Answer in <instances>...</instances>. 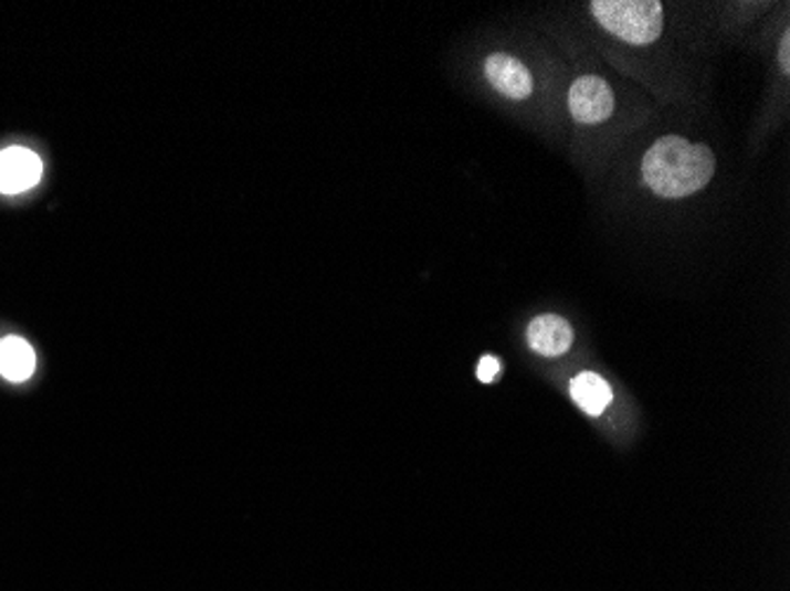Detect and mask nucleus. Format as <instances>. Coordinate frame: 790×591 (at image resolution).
<instances>
[{"label": "nucleus", "mask_w": 790, "mask_h": 591, "mask_svg": "<svg viewBox=\"0 0 790 591\" xmlns=\"http://www.w3.org/2000/svg\"><path fill=\"white\" fill-rule=\"evenodd\" d=\"M649 188L663 199H682L701 192L715 173V157L705 145H694L680 135L655 140L642 159Z\"/></svg>", "instance_id": "1"}, {"label": "nucleus", "mask_w": 790, "mask_h": 591, "mask_svg": "<svg viewBox=\"0 0 790 591\" xmlns=\"http://www.w3.org/2000/svg\"><path fill=\"white\" fill-rule=\"evenodd\" d=\"M597 22L620 41L649 45L663 33V6L655 0H594Z\"/></svg>", "instance_id": "2"}, {"label": "nucleus", "mask_w": 790, "mask_h": 591, "mask_svg": "<svg viewBox=\"0 0 790 591\" xmlns=\"http://www.w3.org/2000/svg\"><path fill=\"white\" fill-rule=\"evenodd\" d=\"M568 107L576 122L580 124H601L611 118L615 109L613 91L599 76H582L578 78L568 93Z\"/></svg>", "instance_id": "3"}, {"label": "nucleus", "mask_w": 790, "mask_h": 591, "mask_svg": "<svg viewBox=\"0 0 790 591\" xmlns=\"http://www.w3.org/2000/svg\"><path fill=\"white\" fill-rule=\"evenodd\" d=\"M43 176L39 155L27 147H8L0 151V192L20 194L36 188Z\"/></svg>", "instance_id": "4"}, {"label": "nucleus", "mask_w": 790, "mask_h": 591, "mask_svg": "<svg viewBox=\"0 0 790 591\" xmlns=\"http://www.w3.org/2000/svg\"><path fill=\"white\" fill-rule=\"evenodd\" d=\"M485 76L493 83V88L499 91L509 99H526L533 93V76L526 70V64H520L512 55H491L485 60Z\"/></svg>", "instance_id": "5"}, {"label": "nucleus", "mask_w": 790, "mask_h": 591, "mask_svg": "<svg viewBox=\"0 0 790 591\" xmlns=\"http://www.w3.org/2000/svg\"><path fill=\"white\" fill-rule=\"evenodd\" d=\"M528 344L545 358H559L573 346V327L559 315H540L528 327Z\"/></svg>", "instance_id": "6"}, {"label": "nucleus", "mask_w": 790, "mask_h": 591, "mask_svg": "<svg viewBox=\"0 0 790 591\" xmlns=\"http://www.w3.org/2000/svg\"><path fill=\"white\" fill-rule=\"evenodd\" d=\"M33 369H36V352L20 339V336H8L0 341V374L12 383L27 381Z\"/></svg>", "instance_id": "7"}, {"label": "nucleus", "mask_w": 790, "mask_h": 591, "mask_svg": "<svg viewBox=\"0 0 790 591\" xmlns=\"http://www.w3.org/2000/svg\"><path fill=\"white\" fill-rule=\"evenodd\" d=\"M570 398L576 400L578 408L590 416H599L609 408L613 393L611 386L603 381L594 371H582L573 381H570Z\"/></svg>", "instance_id": "8"}, {"label": "nucleus", "mask_w": 790, "mask_h": 591, "mask_svg": "<svg viewBox=\"0 0 790 591\" xmlns=\"http://www.w3.org/2000/svg\"><path fill=\"white\" fill-rule=\"evenodd\" d=\"M476 374H478V381L493 383L499 377V360L493 358V355H485V358H481V362H478Z\"/></svg>", "instance_id": "9"}, {"label": "nucleus", "mask_w": 790, "mask_h": 591, "mask_svg": "<svg viewBox=\"0 0 790 591\" xmlns=\"http://www.w3.org/2000/svg\"><path fill=\"white\" fill-rule=\"evenodd\" d=\"M779 64L783 72H790V31L783 33V41L779 45Z\"/></svg>", "instance_id": "10"}]
</instances>
